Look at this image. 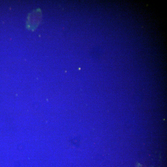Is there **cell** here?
I'll return each instance as SVG.
<instances>
[{"label":"cell","instance_id":"cell-1","mask_svg":"<svg viewBox=\"0 0 167 167\" xmlns=\"http://www.w3.org/2000/svg\"><path fill=\"white\" fill-rule=\"evenodd\" d=\"M42 13L39 8L34 10L29 13L27 21V27L31 31H34L39 25L42 19Z\"/></svg>","mask_w":167,"mask_h":167}]
</instances>
